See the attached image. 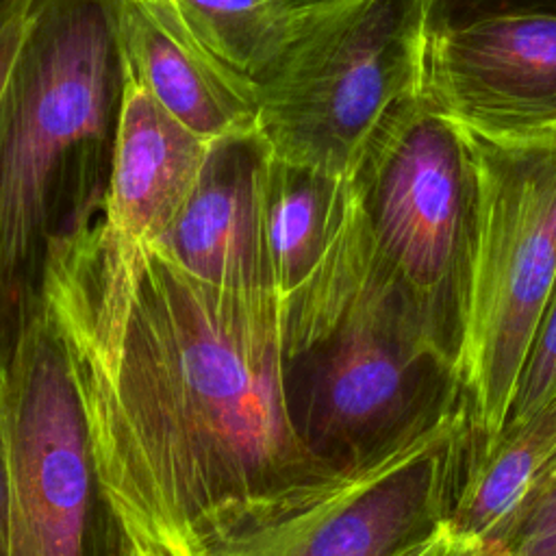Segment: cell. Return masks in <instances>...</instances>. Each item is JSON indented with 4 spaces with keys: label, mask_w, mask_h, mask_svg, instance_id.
Segmentation results:
<instances>
[{
    "label": "cell",
    "mask_w": 556,
    "mask_h": 556,
    "mask_svg": "<svg viewBox=\"0 0 556 556\" xmlns=\"http://www.w3.org/2000/svg\"><path fill=\"white\" fill-rule=\"evenodd\" d=\"M271 287L204 280L152 243L113 382L83 402L135 556H193L243 506L334 467L298 430Z\"/></svg>",
    "instance_id": "cell-1"
},
{
    "label": "cell",
    "mask_w": 556,
    "mask_h": 556,
    "mask_svg": "<svg viewBox=\"0 0 556 556\" xmlns=\"http://www.w3.org/2000/svg\"><path fill=\"white\" fill-rule=\"evenodd\" d=\"M124 59L111 0H37L0 96V371L50 254L102 215Z\"/></svg>",
    "instance_id": "cell-2"
},
{
    "label": "cell",
    "mask_w": 556,
    "mask_h": 556,
    "mask_svg": "<svg viewBox=\"0 0 556 556\" xmlns=\"http://www.w3.org/2000/svg\"><path fill=\"white\" fill-rule=\"evenodd\" d=\"M348 185L376 258L458 371L480 213L469 135L421 93L402 98L365 139Z\"/></svg>",
    "instance_id": "cell-3"
},
{
    "label": "cell",
    "mask_w": 556,
    "mask_h": 556,
    "mask_svg": "<svg viewBox=\"0 0 556 556\" xmlns=\"http://www.w3.org/2000/svg\"><path fill=\"white\" fill-rule=\"evenodd\" d=\"M482 439L463 406L380 454L243 506L193 556H415L447 526Z\"/></svg>",
    "instance_id": "cell-4"
},
{
    "label": "cell",
    "mask_w": 556,
    "mask_h": 556,
    "mask_svg": "<svg viewBox=\"0 0 556 556\" xmlns=\"http://www.w3.org/2000/svg\"><path fill=\"white\" fill-rule=\"evenodd\" d=\"M289 397L300 434L332 467L380 454L469 406L458 371L430 348L376 254L330 328L289 363Z\"/></svg>",
    "instance_id": "cell-5"
},
{
    "label": "cell",
    "mask_w": 556,
    "mask_h": 556,
    "mask_svg": "<svg viewBox=\"0 0 556 556\" xmlns=\"http://www.w3.org/2000/svg\"><path fill=\"white\" fill-rule=\"evenodd\" d=\"M424 54V0H302L285 52L256 85L271 154L348 176L384 111L419 93Z\"/></svg>",
    "instance_id": "cell-6"
},
{
    "label": "cell",
    "mask_w": 556,
    "mask_h": 556,
    "mask_svg": "<svg viewBox=\"0 0 556 556\" xmlns=\"http://www.w3.org/2000/svg\"><path fill=\"white\" fill-rule=\"evenodd\" d=\"M469 139L480 213L458 374L489 441L504 428L556 282V130Z\"/></svg>",
    "instance_id": "cell-7"
},
{
    "label": "cell",
    "mask_w": 556,
    "mask_h": 556,
    "mask_svg": "<svg viewBox=\"0 0 556 556\" xmlns=\"http://www.w3.org/2000/svg\"><path fill=\"white\" fill-rule=\"evenodd\" d=\"M4 556H117L63 330L46 293L0 371Z\"/></svg>",
    "instance_id": "cell-8"
},
{
    "label": "cell",
    "mask_w": 556,
    "mask_h": 556,
    "mask_svg": "<svg viewBox=\"0 0 556 556\" xmlns=\"http://www.w3.org/2000/svg\"><path fill=\"white\" fill-rule=\"evenodd\" d=\"M419 93L467 135L556 130V15H497L428 35Z\"/></svg>",
    "instance_id": "cell-9"
},
{
    "label": "cell",
    "mask_w": 556,
    "mask_h": 556,
    "mask_svg": "<svg viewBox=\"0 0 556 556\" xmlns=\"http://www.w3.org/2000/svg\"><path fill=\"white\" fill-rule=\"evenodd\" d=\"M269 156L258 128L215 139L191 191L154 243L204 280L271 287L265 248Z\"/></svg>",
    "instance_id": "cell-10"
},
{
    "label": "cell",
    "mask_w": 556,
    "mask_h": 556,
    "mask_svg": "<svg viewBox=\"0 0 556 556\" xmlns=\"http://www.w3.org/2000/svg\"><path fill=\"white\" fill-rule=\"evenodd\" d=\"M113 9L126 76L169 115L208 141L258 128L256 85L195 37L172 0Z\"/></svg>",
    "instance_id": "cell-11"
},
{
    "label": "cell",
    "mask_w": 556,
    "mask_h": 556,
    "mask_svg": "<svg viewBox=\"0 0 556 556\" xmlns=\"http://www.w3.org/2000/svg\"><path fill=\"white\" fill-rule=\"evenodd\" d=\"M348 213V176L269 156L265 248L282 317L300 308L334 265Z\"/></svg>",
    "instance_id": "cell-12"
},
{
    "label": "cell",
    "mask_w": 556,
    "mask_h": 556,
    "mask_svg": "<svg viewBox=\"0 0 556 556\" xmlns=\"http://www.w3.org/2000/svg\"><path fill=\"white\" fill-rule=\"evenodd\" d=\"M554 476L556 397L526 421L480 441L447 526L482 543Z\"/></svg>",
    "instance_id": "cell-13"
},
{
    "label": "cell",
    "mask_w": 556,
    "mask_h": 556,
    "mask_svg": "<svg viewBox=\"0 0 556 556\" xmlns=\"http://www.w3.org/2000/svg\"><path fill=\"white\" fill-rule=\"evenodd\" d=\"M187 28L228 67L258 85L285 52L302 0H172Z\"/></svg>",
    "instance_id": "cell-14"
},
{
    "label": "cell",
    "mask_w": 556,
    "mask_h": 556,
    "mask_svg": "<svg viewBox=\"0 0 556 556\" xmlns=\"http://www.w3.org/2000/svg\"><path fill=\"white\" fill-rule=\"evenodd\" d=\"M478 549L480 556H556V476L478 543Z\"/></svg>",
    "instance_id": "cell-15"
},
{
    "label": "cell",
    "mask_w": 556,
    "mask_h": 556,
    "mask_svg": "<svg viewBox=\"0 0 556 556\" xmlns=\"http://www.w3.org/2000/svg\"><path fill=\"white\" fill-rule=\"evenodd\" d=\"M554 397H556V282H554L547 308L543 313L541 326L536 330L528 363L521 371L519 387L510 404V410L506 415L504 428H513L526 421L530 415L541 410Z\"/></svg>",
    "instance_id": "cell-16"
},
{
    "label": "cell",
    "mask_w": 556,
    "mask_h": 556,
    "mask_svg": "<svg viewBox=\"0 0 556 556\" xmlns=\"http://www.w3.org/2000/svg\"><path fill=\"white\" fill-rule=\"evenodd\" d=\"M426 37L497 15H556V0H424Z\"/></svg>",
    "instance_id": "cell-17"
},
{
    "label": "cell",
    "mask_w": 556,
    "mask_h": 556,
    "mask_svg": "<svg viewBox=\"0 0 556 556\" xmlns=\"http://www.w3.org/2000/svg\"><path fill=\"white\" fill-rule=\"evenodd\" d=\"M415 556H480L478 543L450 526H445L424 549Z\"/></svg>",
    "instance_id": "cell-18"
},
{
    "label": "cell",
    "mask_w": 556,
    "mask_h": 556,
    "mask_svg": "<svg viewBox=\"0 0 556 556\" xmlns=\"http://www.w3.org/2000/svg\"><path fill=\"white\" fill-rule=\"evenodd\" d=\"M26 20H28V15L22 17L20 22H15L11 28H7L0 35V96L4 91L9 74L13 70V63H15V56H17L22 37H24V30H26Z\"/></svg>",
    "instance_id": "cell-19"
},
{
    "label": "cell",
    "mask_w": 556,
    "mask_h": 556,
    "mask_svg": "<svg viewBox=\"0 0 556 556\" xmlns=\"http://www.w3.org/2000/svg\"><path fill=\"white\" fill-rule=\"evenodd\" d=\"M35 4L37 0H0V35L26 17Z\"/></svg>",
    "instance_id": "cell-20"
},
{
    "label": "cell",
    "mask_w": 556,
    "mask_h": 556,
    "mask_svg": "<svg viewBox=\"0 0 556 556\" xmlns=\"http://www.w3.org/2000/svg\"><path fill=\"white\" fill-rule=\"evenodd\" d=\"M4 528H7V478H4V456L0 437V556H4Z\"/></svg>",
    "instance_id": "cell-21"
},
{
    "label": "cell",
    "mask_w": 556,
    "mask_h": 556,
    "mask_svg": "<svg viewBox=\"0 0 556 556\" xmlns=\"http://www.w3.org/2000/svg\"><path fill=\"white\" fill-rule=\"evenodd\" d=\"M117 556H135L128 541L124 539V534H119V545H117Z\"/></svg>",
    "instance_id": "cell-22"
},
{
    "label": "cell",
    "mask_w": 556,
    "mask_h": 556,
    "mask_svg": "<svg viewBox=\"0 0 556 556\" xmlns=\"http://www.w3.org/2000/svg\"><path fill=\"white\" fill-rule=\"evenodd\" d=\"M113 4H124V2H161V0H111Z\"/></svg>",
    "instance_id": "cell-23"
}]
</instances>
